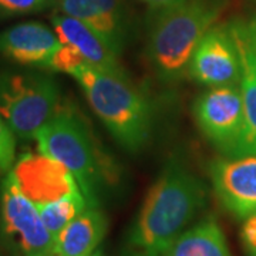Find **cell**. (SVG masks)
I'll return each instance as SVG.
<instances>
[{
  "label": "cell",
  "mask_w": 256,
  "mask_h": 256,
  "mask_svg": "<svg viewBox=\"0 0 256 256\" xmlns=\"http://www.w3.org/2000/svg\"><path fill=\"white\" fill-rule=\"evenodd\" d=\"M240 240L246 256H256V212L244 220Z\"/></svg>",
  "instance_id": "cell-21"
},
{
  "label": "cell",
  "mask_w": 256,
  "mask_h": 256,
  "mask_svg": "<svg viewBox=\"0 0 256 256\" xmlns=\"http://www.w3.org/2000/svg\"><path fill=\"white\" fill-rule=\"evenodd\" d=\"M53 0H0V16H18L40 12Z\"/></svg>",
  "instance_id": "cell-20"
},
{
  "label": "cell",
  "mask_w": 256,
  "mask_h": 256,
  "mask_svg": "<svg viewBox=\"0 0 256 256\" xmlns=\"http://www.w3.org/2000/svg\"><path fill=\"white\" fill-rule=\"evenodd\" d=\"M142 3H146V6L152 12H158V10H164L166 8H171L181 0H141Z\"/></svg>",
  "instance_id": "cell-23"
},
{
  "label": "cell",
  "mask_w": 256,
  "mask_h": 256,
  "mask_svg": "<svg viewBox=\"0 0 256 256\" xmlns=\"http://www.w3.org/2000/svg\"><path fill=\"white\" fill-rule=\"evenodd\" d=\"M242 22H244V28H245V32H246L248 40H249L252 50H254V53L256 56V14L252 16V18H246V20L242 18Z\"/></svg>",
  "instance_id": "cell-22"
},
{
  "label": "cell",
  "mask_w": 256,
  "mask_h": 256,
  "mask_svg": "<svg viewBox=\"0 0 256 256\" xmlns=\"http://www.w3.org/2000/svg\"><path fill=\"white\" fill-rule=\"evenodd\" d=\"M230 8V0H181L152 12L146 54L158 80L166 84L188 74L192 53Z\"/></svg>",
  "instance_id": "cell-2"
},
{
  "label": "cell",
  "mask_w": 256,
  "mask_h": 256,
  "mask_svg": "<svg viewBox=\"0 0 256 256\" xmlns=\"http://www.w3.org/2000/svg\"><path fill=\"white\" fill-rule=\"evenodd\" d=\"M164 256H232L225 234L214 218L184 230Z\"/></svg>",
  "instance_id": "cell-16"
},
{
  "label": "cell",
  "mask_w": 256,
  "mask_h": 256,
  "mask_svg": "<svg viewBox=\"0 0 256 256\" xmlns=\"http://www.w3.org/2000/svg\"><path fill=\"white\" fill-rule=\"evenodd\" d=\"M194 117L204 137L226 158H235L245 132L239 84L212 87L194 102Z\"/></svg>",
  "instance_id": "cell-6"
},
{
  "label": "cell",
  "mask_w": 256,
  "mask_h": 256,
  "mask_svg": "<svg viewBox=\"0 0 256 256\" xmlns=\"http://www.w3.org/2000/svg\"><path fill=\"white\" fill-rule=\"evenodd\" d=\"M86 64H87L86 58L76 48L67 46V44H62L54 53V56L52 57V60L48 62L46 68L60 72V73L73 74L77 68H80Z\"/></svg>",
  "instance_id": "cell-18"
},
{
  "label": "cell",
  "mask_w": 256,
  "mask_h": 256,
  "mask_svg": "<svg viewBox=\"0 0 256 256\" xmlns=\"http://www.w3.org/2000/svg\"><path fill=\"white\" fill-rule=\"evenodd\" d=\"M205 204V184L182 161L168 160L128 229L122 256H164Z\"/></svg>",
  "instance_id": "cell-1"
},
{
  "label": "cell",
  "mask_w": 256,
  "mask_h": 256,
  "mask_svg": "<svg viewBox=\"0 0 256 256\" xmlns=\"http://www.w3.org/2000/svg\"><path fill=\"white\" fill-rule=\"evenodd\" d=\"M210 176L215 196L229 214L245 220L256 212V156L214 160Z\"/></svg>",
  "instance_id": "cell-10"
},
{
  "label": "cell",
  "mask_w": 256,
  "mask_h": 256,
  "mask_svg": "<svg viewBox=\"0 0 256 256\" xmlns=\"http://www.w3.org/2000/svg\"><path fill=\"white\" fill-rule=\"evenodd\" d=\"M94 256H104V255H102V252H101L100 249H98V250H97V252L94 254Z\"/></svg>",
  "instance_id": "cell-24"
},
{
  "label": "cell",
  "mask_w": 256,
  "mask_h": 256,
  "mask_svg": "<svg viewBox=\"0 0 256 256\" xmlns=\"http://www.w3.org/2000/svg\"><path fill=\"white\" fill-rule=\"evenodd\" d=\"M16 136L0 114V174H8L14 162Z\"/></svg>",
  "instance_id": "cell-19"
},
{
  "label": "cell",
  "mask_w": 256,
  "mask_h": 256,
  "mask_svg": "<svg viewBox=\"0 0 256 256\" xmlns=\"http://www.w3.org/2000/svg\"><path fill=\"white\" fill-rule=\"evenodd\" d=\"M240 60V90L245 110V132L235 158L256 156V56L249 43L242 18L229 22Z\"/></svg>",
  "instance_id": "cell-14"
},
{
  "label": "cell",
  "mask_w": 256,
  "mask_h": 256,
  "mask_svg": "<svg viewBox=\"0 0 256 256\" xmlns=\"http://www.w3.org/2000/svg\"><path fill=\"white\" fill-rule=\"evenodd\" d=\"M188 76L205 87L240 82V60L228 23H218L202 37L188 66Z\"/></svg>",
  "instance_id": "cell-8"
},
{
  "label": "cell",
  "mask_w": 256,
  "mask_h": 256,
  "mask_svg": "<svg viewBox=\"0 0 256 256\" xmlns=\"http://www.w3.org/2000/svg\"><path fill=\"white\" fill-rule=\"evenodd\" d=\"M10 172L20 191L36 206L82 192L70 170L43 152L20 156Z\"/></svg>",
  "instance_id": "cell-9"
},
{
  "label": "cell",
  "mask_w": 256,
  "mask_h": 256,
  "mask_svg": "<svg viewBox=\"0 0 256 256\" xmlns=\"http://www.w3.org/2000/svg\"><path fill=\"white\" fill-rule=\"evenodd\" d=\"M96 116L120 146L137 154L148 144L154 127L151 101L127 74L82 66L73 74Z\"/></svg>",
  "instance_id": "cell-3"
},
{
  "label": "cell",
  "mask_w": 256,
  "mask_h": 256,
  "mask_svg": "<svg viewBox=\"0 0 256 256\" xmlns=\"http://www.w3.org/2000/svg\"><path fill=\"white\" fill-rule=\"evenodd\" d=\"M90 205L86 200L82 192L64 196L62 200L44 205H38V212L42 220L46 224L53 236H57L74 218H77L82 212L87 210Z\"/></svg>",
  "instance_id": "cell-17"
},
{
  "label": "cell",
  "mask_w": 256,
  "mask_h": 256,
  "mask_svg": "<svg viewBox=\"0 0 256 256\" xmlns=\"http://www.w3.org/2000/svg\"><path fill=\"white\" fill-rule=\"evenodd\" d=\"M52 256H57V255H52Z\"/></svg>",
  "instance_id": "cell-25"
},
{
  "label": "cell",
  "mask_w": 256,
  "mask_h": 256,
  "mask_svg": "<svg viewBox=\"0 0 256 256\" xmlns=\"http://www.w3.org/2000/svg\"><path fill=\"white\" fill-rule=\"evenodd\" d=\"M254 2H255V3H256V0H254Z\"/></svg>",
  "instance_id": "cell-26"
},
{
  "label": "cell",
  "mask_w": 256,
  "mask_h": 256,
  "mask_svg": "<svg viewBox=\"0 0 256 256\" xmlns=\"http://www.w3.org/2000/svg\"><path fill=\"white\" fill-rule=\"evenodd\" d=\"M53 4L58 13L82 22L121 54L128 37L124 0H53Z\"/></svg>",
  "instance_id": "cell-11"
},
{
  "label": "cell",
  "mask_w": 256,
  "mask_h": 256,
  "mask_svg": "<svg viewBox=\"0 0 256 256\" xmlns=\"http://www.w3.org/2000/svg\"><path fill=\"white\" fill-rule=\"evenodd\" d=\"M60 107V87L53 77L0 72V114L16 137L36 138Z\"/></svg>",
  "instance_id": "cell-5"
},
{
  "label": "cell",
  "mask_w": 256,
  "mask_h": 256,
  "mask_svg": "<svg viewBox=\"0 0 256 256\" xmlns=\"http://www.w3.org/2000/svg\"><path fill=\"white\" fill-rule=\"evenodd\" d=\"M108 220L98 206H88L56 236L57 256H94L107 234Z\"/></svg>",
  "instance_id": "cell-15"
},
{
  "label": "cell",
  "mask_w": 256,
  "mask_h": 256,
  "mask_svg": "<svg viewBox=\"0 0 256 256\" xmlns=\"http://www.w3.org/2000/svg\"><path fill=\"white\" fill-rule=\"evenodd\" d=\"M3 230L23 256L56 255V238L42 220L38 208L20 191L12 172L0 182Z\"/></svg>",
  "instance_id": "cell-7"
},
{
  "label": "cell",
  "mask_w": 256,
  "mask_h": 256,
  "mask_svg": "<svg viewBox=\"0 0 256 256\" xmlns=\"http://www.w3.org/2000/svg\"><path fill=\"white\" fill-rule=\"evenodd\" d=\"M60 46L54 30L38 22L20 23L0 33V56L22 66L46 68Z\"/></svg>",
  "instance_id": "cell-12"
},
{
  "label": "cell",
  "mask_w": 256,
  "mask_h": 256,
  "mask_svg": "<svg viewBox=\"0 0 256 256\" xmlns=\"http://www.w3.org/2000/svg\"><path fill=\"white\" fill-rule=\"evenodd\" d=\"M34 140L40 152L70 170L88 205L98 206L100 194L116 182L117 170L82 116L67 106L60 107Z\"/></svg>",
  "instance_id": "cell-4"
},
{
  "label": "cell",
  "mask_w": 256,
  "mask_h": 256,
  "mask_svg": "<svg viewBox=\"0 0 256 256\" xmlns=\"http://www.w3.org/2000/svg\"><path fill=\"white\" fill-rule=\"evenodd\" d=\"M52 26L60 43L76 48L88 66L110 73L127 74L120 63L118 54L82 22L57 13L52 16Z\"/></svg>",
  "instance_id": "cell-13"
}]
</instances>
